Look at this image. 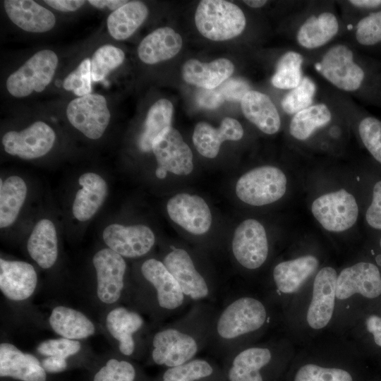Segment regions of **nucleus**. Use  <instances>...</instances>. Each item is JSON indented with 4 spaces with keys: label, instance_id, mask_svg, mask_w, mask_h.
<instances>
[{
    "label": "nucleus",
    "instance_id": "1",
    "mask_svg": "<svg viewBox=\"0 0 381 381\" xmlns=\"http://www.w3.org/2000/svg\"><path fill=\"white\" fill-rule=\"evenodd\" d=\"M217 308L212 303H195L183 315L155 332L152 361L167 368L183 364L207 349Z\"/></svg>",
    "mask_w": 381,
    "mask_h": 381
},
{
    "label": "nucleus",
    "instance_id": "2",
    "mask_svg": "<svg viewBox=\"0 0 381 381\" xmlns=\"http://www.w3.org/2000/svg\"><path fill=\"white\" fill-rule=\"evenodd\" d=\"M269 319L266 304L260 298L246 294L228 296L216 310L207 349L224 359L250 345Z\"/></svg>",
    "mask_w": 381,
    "mask_h": 381
},
{
    "label": "nucleus",
    "instance_id": "3",
    "mask_svg": "<svg viewBox=\"0 0 381 381\" xmlns=\"http://www.w3.org/2000/svg\"><path fill=\"white\" fill-rule=\"evenodd\" d=\"M317 71L337 89L381 104V71L345 43L330 46L315 64Z\"/></svg>",
    "mask_w": 381,
    "mask_h": 381
},
{
    "label": "nucleus",
    "instance_id": "4",
    "mask_svg": "<svg viewBox=\"0 0 381 381\" xmlns=\"http://www.w3.org/2000/svg\"><path fill=\"white\" fill-rule=\"evenodd\" d=\"M195 25L205 37L224 41L239 35L245 29L246 19L236 4L223 0H204L195 14Z\"/></svg>",
    "mask_w": 381,
    "mask_h": 381
},
{
    "label": "nucleus",
    "instance_id": "5",
    "mask_svg": "<svg viewBox=\"0 0 381 381\" xmlns=\"http://www.w3.org/2000/svg\"><path fill=\"white\" fill-rule=\"evenodd\" d=\"M162 262L178 282L184 295L195 303L214 301L219 291L196 267L185 249L171 246Z\"/></svg>",
    "mask_w": 381,
    "mask_h": 381
},
{
    "label": "nucleus",
    "instance_id": "6",
    "mask_svg": "<svg viewBox=\"0 0 381 381\" xmlns=\"http://www.w3.org/2000/svg\"><path fill=\"white\" fill-rule=\"evenodd\" d=\"M284 173L273 166L256 167L243 175L236 185V193L243 202L262 206L279 200L286 193Z\"/></svg>",
    "mask_w": 381,
    "mask_h": 381
},
{
    "label": "nucleus",
    "instance_id": "7",
    "mask_svg": "<svg viewBox=\"0 0 381 381\" xmlns=\"http://www.w3.org/2000/svg\"><path fill=\"white\" fill-rule=\"evenodd\" d=\"M58 56L49 49L35 53L16 71L8 76L6 88L16 97L40 92L51 83L58 65Z\"/></svg>",
    "mask_w": 381,
    "mask_h": 381
},
{
    "label": "nucleus",
    "instance_id": "8",
    "mask_svg": "<svg viewBox=\"0 0 381 381\" xmlns=\"http://www.w3.org/2000/svg\"><path fill=\"white\" fill-rule=\"evenodd\" d=\"M311 211L322 226L332 232H341L352 227L359 213L355 197L345 189L318 197L313 201Z\"/></svg>",
    "mask_w": 381,
    "mask_h": 381
},
{
    "label": "nucleus",
    "instance_id": "9",
    "mask_svg": "<svg viewBox=\"0 0 381 381\" xmlns=\"http://www.w3.org/2000/svg\"><path fill=\"white\" fill-rule=\"evenodd\" d=\"M140 272L152 286L156 305L165 317L179 314L191 302L162 261L147 259L142 264Z\"/></svg>",
    "mask_w": 381,
    "mask_h": 381
},
{
    "label": "nucleus",
    "instance_id": "10",
    "mask_svg": "<svg viewBox=\"0 0 381 381\" xmlns=\"http://www.w3.org/2000/svg\"><path fill=\"white\" fill-rule=\"evenodd\" d=\"M231 250L242 267L249 270L260 268L269 255L267 234L262 224L254 219L242 222L234 231Z\"/></svg>",
    "mask_w": 381,
    "mask_h": 381
},
{
    "label": "nucleus",
    "instance_id": "11",
    "mask_svg": "<svg viewBox=\"0 0 381 381\" xmlns=\"http://www.w3.org/2000/svg\"><path fill=\"white\" fill-rule=\"evenodd\" d=\"M274 348L250 344L224 358V381H265L262 371L273 361Z\"/></svg>",
    "mask_w": 381,
    "mask_h": 381
},
{
    "label": "nucleus",
    "instance_id": "12",
    "mask_svg": "<svg viewBox=\"0 0 381 381\" xmlns=\"http://www.w3.org/2000/svg\"><path fill=\"white\" fill-rule=\"evenodd\" d=\"M66 116L73 126L94 140L103 135L110 120L104 97L91 93L71 101L66 108Z\"/></svg>",
    "mask_w": 381,
    "mask_h": 381
},
{
    "label": "nucleus",
    "instance_id": "13",
    "mask_svg": "<svg viewBox=\"0 0 381 381\" xmlns=\"http://www.w3.org/2000/svg\"><path fill=\"white\" fill-rule=\"evenodd\" d=\"M54 130L43 121H36L21 131H8L2 138L4 150L24 159L47 154L54 145Z\"/></svg>",
    "mask_w": 381,
    "mask_h": 381
},
{
    "label": "nucleus",
    "instance_id": "14",
    "mask_svg": "<svg viewBox=\"0 0 381 381\" xmlns=\"http://www.w3.org/2000/svg\"><path fill=\"white\" fill-rule=\"evenodd\" d=\"M104 243L122 257L135 258L147 254L155 243L153 231L143 224H111L103 231Z\"/></svg>",
    "mask_w": 381,
    "mask_h": 381
},
{
    "label": "nucleus",
    "instance_id": "15",
    "mask_svg": "<svg viewBox=\"0 0 381 381\" xmlns=\"http://www.w3.org/2000/svg\"><path fill=\"white\" fill-rule=\"evenodd\" d=\"M337 273L332 267L320 269L315 277L306 314L308 326L321 329L330 322L334 309Z\"/></svg>",
    "mask_w": 381,
    "mask_h": 381
},
{
    "label": "nucleus",
    "instance_id": "16",
    "mask_svg": "<svg viewBox=\"0 0 381 381\" xmlns=\"http://www.w3.org/2000/svg\"><path fill=\"white\" fill-rule=\"evenodd\" d=\"M97 272V293L99 299L104 303L116 302L121 296L126 270L123 258L110 248L97 252L92 258Z\"/></svg>",
    "mask_w": 381,
    "mask_h": 381
},
{
    "label": "nucleus",
    "instance_id": "17",
    "mask_svg": "<svg viewBox=\"0 0 381 381\" xmlns=\"http://www.w3.org/2000/svg\"><path fill=\"white\" fill-rule=\"evenodd\" d=\"M357 294L368 298L381 294V273L375 264L360 262L343 269L337 276V299L346 300Z\"/></svg>",
    "mask_w": 381,
    "mask_h": 381
},
{
    "label": "nucleus",
    "instance_id": "18",
    "mask_svg": "<svg viewBox=\"0 0 381 381\" xmlns=\"http://www.w3.org/2000/svg\"><path fill=\"white\" fill-rule=\"evenodd\" d=\"M152 151L157 169L176 175H188L193 169V153L180 133L171 127L154 142Z\"/></svg>",
    "mask_w": 381,
    "mask_h": 381
},
{
    "label": "nucleus",
    "instance_id": "19",
    "mask_svg": "<svg viewBox=\"0 0 381 381\" xmlns=\"http://www.w3.org/2000/svg\"><path fill=\"white\" fill-rule=\"evenodd\" d=\"M167 210L171 220L193 234H204L210 228V210L206 202L197 195H174L167 202Z\"/></svg>",
    "mask_w": 381,
    "mask_h": 381
},
{
    "label": "nucleus",
    "instance_id": "20",
    "mask_svg": "<svg viewBox=\"0 0 381 381\" xmlns=\"http://www.w3.org/2000/svg\"><path fill=\"white\" fill-rule=\"evenodd\" d=\"M340 22L330 11H318L309 15L298 27L295 39L303 49L313 50L330 42L339 34Z\"/></svg>",
    "mask_w": 381,
    "mask_h": 381
},
{
    "label": "nucleus",
    "instance_id": "21",
    "mask_svg": "<svg viewBox=\"0 0 381 381\" xmlns=\"http://www.w3.org/2000/svg\"><path fill=\"white\" fill-rule=\"evenodd\" d=\"M37 283V273L30 263L0 259V289L6 298L25 300L33 294Z\"/></svg>",
    "mask_w": 381,
    "mask_h": 381
},
{
    "label": "nucleus",
    "instance_id": "22",
    "mask_svg": "<svg viewBox=\"0 0 381 381\" xmlns=\"http://www.w3.org/2000/svg\"><path fill=\"white\" fill-rule=\"evenodd\" d=\"M0 376L21 381H46L42 363L33 355L23 353L14 345H0Z\"/></svg>",
    "mask_w": 381,
    "mask_h": 381
},
{
    "label": "nucleus",
    "instance_id": "23",
    "mask_svg": "<svg viewBox=\"0 0 381 381\" xmlns=\"http://www.w3.org/2000/svg\"><path fill=\"white\" fill-rule=\"evenodd\" d=\"M243 135L241 123L233 118L226 117L217 128L206 122L198 123L194 128L193 142L201 155L212 159L218 155L224 141L238 140Z\"/></svg>",
    "mask_w": 381,
    "mask_h": 381
},
{
    "label": "nucleus",
    "instance_id": "24",
    "mask_svg": "<svg viewBox=\"0 0 381 381\" xmlns=\"http://www.w3.org/2000/svg\"><path fill=\"white\" fill-rule=\"evenodd\" d=\"M4 6L10 20L22 30L45 32L54 28V13L31 0H5Z\"/></svg>",
    "mask_w": 381,
    "mask_h": 381
},
{
    "label": "nucleus",
    "instance_id": "25",
    "mask_svg": "<svg viewBox=\"0 0 381 381\" xmlns=\"http://www.w3.org/2000/svg\"><path fill=\"white\" fill-rule=\"evenodd\" d=\"M318 266V258L312 255H306L278 263L272 272L277 291L282 294L296 292L317 270Z\"/></svg>",
    "mask_w": 381,
    "mask_h": 381
},
{
    "label": "nucleus",
    "instance_id": "26",
    "mask_svg": "<svg viewBox=\"0 0 381 381\" xmlns=\"http://www.w3.org/2000/svg\"><path fill=\"white\" fill-rule=\"evenodd\" d=\"M80 188L73 200L72 212L80 222L91 219L99 210L107 196V184L99 174L87 172L78 179Z\"/></svg>",
    "mask_w": 381,
    "mask_h": 381
},
{
    "label": "nucleus",
    "instance_id": "27",
    "mask_svg": "<svg viewBox=\"0 0 381 381\" xmlns=\"http://www.w3.org/2000/svg\"><path fill=\"white\" fill-rule=\"evenodd\" d=\"M234 64L227 59H218L210 63L189 59L183 66V80L204 89H214L230 78Z\"/></svg>",
    "mask_w": 381,
    "mask_h": 381
},
{
    "label": "nucleus",
    "instance_id": "28",
    "mask_svg": "<svg viewBox=\"0 0 381 381\" xmlns=\"http://www.w3.org/2000/svg\"><path fill=\"white\" fill-rule=\"evenodd\" d=\"M243 114L262 132L272 135L281 127L279 111L272 99L266 94L249 90L241 101Z\"/></svg>",
    "mask_w": 381,
    "mask_h": 381
},
{
    "label": "nucleus",
    "instance_id": "29",
    "mask_svg": "<svg viewBox=\"0 0 381 381\" xmlns=\"http://www.w3.org/2000/svg\"><path fill=\"white\" fill-rule=\"evenodd\" d=\"M182 47L179 34L169 27L158 28L140 43L138 54L147 64H155L176 56Z\"/></svg>",
    "mask_w": 381,
    "mask_h": 381
},
{
    "label": "nucleus",
    "instance_id": "30",
    "mask_svg": "<svg viewBox=\"0 0 381 381\" xmlns=\"http://www.w3.org/2000/svg\"><path fill=\"white\" fill-rule=\"evenodd\" d=\"M106 325L111 336L119 341L120 352L126 356L133 355L135 349L134 334L144 325L142 316L135 311L119 307L109 313Z\"/></svg>",
    "mask_w": 381,
    "mask_h": 381
},
{
    "label": "nucleus",
    "instance_id": "31",
    "mask_svg": "<svg viewBox=\"0 0 381 381\" xmlns=\"http://www.w3.org/2000/svg\"><path fill=\"white\" fill-rule=\"evenodd\" d=\"M27 249L42 268L48 269L54 265L58 256V239L51 220L42 219L35 224L28 238Z\"/></svg>",
    "mask_w": 381,
    "mask_h": 381
},
{
    "label": "nucleus",
    "instance_id": "32",
    "mask_svg": "<svg viewBox=\"0 0 381 381\" xmlns=\"http://www.w3.org/2000/svg\"><path fill=\"white\" fill-rule=\"evenodd\" d=\"M49 322L56 334L72 340L87 338L95 332L93 323L83 313L65 306L54 308Z\"/></svg>",
    "mask_w": 381,
    "mask_h": 381
},
{
    "label": "nucleus",
    "instance_id": "33",
    "mask_svg": "<svg viewBox=\"0 0 381 381\" xmlns=\"http://www.w3.org/2000/svg\"><path fill=\"white\" fill-rule=\"evenodd\" d=\"M147 15L148 9L144 3L128 1L108 16L109 32L117 40L127 39L141 25Z\"/></svg>",
    "mask_w": 381,
    "mask_h": 381
},
{
    "label": "nucleus",
    "instance_id": "34",
    "mask_svg": "<svg viewBox=\"0 0 381 381\" xmlns=\"http://www.w3.org/2000/svg\"><path fill=\"white\" fill-rule=\"evenodd\" d=\"M160 381H224L222 368L212 360L195 358L183 364L167 368Z\"/></svg>",
    "mask_w": 381,
    "mask_h": 381
},
{
    "label": "nucleus",
    "instance_id": "35",
    "mask_svg": "<svg viewBox=\"0 0 381 381\" xmlns=\"http://www.w3.org/2000/svg\"><path fill=\"white\" fill-rule=\"evenodd\" d=\"M332 112L325 103H313L294 114L289 123L290 135L298 140L309 138L314 132L329 124Z\"/></svg>",
    "mask_w": 381,
    "mask_h": 381
},
{
    "label": "nucleus",
    "instance_id": "36",
    "mask_svg": "<svg viewBox=\"0 0 381 381\" xmlns=\"http://www.w3.org/2000/svg\"><path fill=\"white\" fill-rule=\"evenodd\" d=\"M27 186L18 176H11L0 185V227L6 228L14 223L25 202Z\"/></svg>",
    "mask_w": 381,
    "mask_h": 381
},
{
    "label": "nucleus",
    "instance_id": "37",
    "mask_svg": "<svg viewBox=\"0 0 381 381\" xmlns=\"http://www.w3.org/2000/svg\"><path fill=\"white\" fill-rule=\"evenodd\" d=\"M173 105L167 99L157 101L149 109L144 129L138 140V146L143 152H150L155 140L171 128Z\"/></svg>",
    "mask_w": 381,
    "mask_h": 381
},
{
    "label": "nucleus",
    "instance_id": "38",
    "mask_svg": "<svg viewBox=\"0 0 381 381\" xmlns=\"http://www.w3.org/2000/svg\"><path fill=\"white\" fill-rule=\"evenodd\" d=\"M303 56L296 51H288L283 54L277 61L274 73L271 78L272 85L288 90L297 87L303 78Z\"/></svg>",
    "mask_w": 381,
    "mask_h": 381
},
{
    "label": "nucleus",
    "instance_id": "39",
    "mask_svg": "<svg viewBox=\"0 0 381 381\" xmlns=\"http://www.w3.org/2000/svg\"><path fill=\"white\" fill-rule=\"evenodd\" d=\"M353 37L362 47H381V9L361 16L354 25Z\"/></svg>",
    "mask_w": 381,
    "mask_h": 381
},
{
    "label": "nucleus",
    "instance_id": "40",
    "mask_svg": "<svg viewBox=\"0 0 381 381\" xmlns=\"http://www.w3.org/2000/svg\"><path fill=\"white\" fill-rule=\"evenodd\" d=\"M124 58L123 52L116 47L106 44L98 48L90 60L92 80H102L111 71L123 63Z\"/></svg>",
    "mask_w": 381,
    "mask_h": 381
},
{
    "label": "nucleus",
    "instance_id": "41",
    "mask_svg": "<svg viewBox=\"0 0 381 381\" xmlns=\"http://www.w3.org/2000/svg\"><path fill=\"white\" fill-rule=\"evenodd\" d=\"M315 92L316 85L314 81L309 77L303 76L300 84L289 90L282 99V109L293 116L313 104Z\"/></svg>",
    "mask_w": 381,
    "mask_h": 381
},
{
    "label": "nucleus",
    "instance_id": "42",
    "mask_svg": "<svg viewBox=\"0 0 381 381\" xmlns=\"http://www.w3.org/2000/svg\"><path fill=\"white\" fill-rule=\"evenodd\" d=\"M358 133L365 149L381 165V120L368 114L361 116L358 123Z\"/></svg>",
    "mask_w": 381,
    "mask_h": 381
},
{
    "label": "nucleus",
    "instance_id": "43",
    "mask_svg": "<svg viewBox=\"0 0 381 381\" xmlns=\"http://www.w3.org/2000/svg\"><path fill=\"white\" fill-rule=\"evenodd\" d=\"M294 381H353V379L350 373L343 369L309 363L299 368Z\"/></svg>",
    "mask_w": 381,
    "mask_h": 381
},
{
    "label": "nucleus",
    "instance_id": "44",
    "mask_svg": "<svg viewBox=\"0 0 381 381\" xmlns=\"http://www.w3.org/2000/svg\"><path fill=\"white\" fill-rule=\"evenodd\" d=\"M137 371L125 360L109 359L95 375L93 381H135Z\"/></svg>",
    "mask_w": 381,
    "mask_h": 381
},
{
    "label": "nucleus",
    "instance_id": "45",
    "mask_svg": "<svg viewBox=\"0 0 381 381\" xmlns=\"http://www.w3.org/2000/svg\"><path fill=\"white\" fill-rule=\"evenodd\" d=\"M92 80L91 61L87 58L65 78L63 87L80 97L90 94Z\"/></svg>",
    "mask_w": 381,
    "mask_h": 381
},
{
    "label": "nucleus",
    "instance_id": "46",
    "mask_svg": "<svg viewBox=\"0 0 381 381\" xmlns=\"http://www.w3.org/2000/svg\"><path fill=\"white\" fill-rule=\"evenodd\" d=\"M80 343L66 338L48 339L40 343L37 352L47 356H58L66 358L77 353L80 349Z\"/></svg>",
    "mask_w": 381,
    "mask_h": 381
},
{
    "label": "nucleus",
    "instance_id": "47",
    "mask_svg": "<svg viewBox=\"0 0 381 381\" xmlns=\"http://www.w3.org/2000/svg\"><path fill=\"white\" fill-rule=\"evenodd\" d=\"M365 218L373 229L381 231V179L372 187L370 203L366 209Z\"/></svg>",
    "mask_w": 381,
    "mask_h": 381
},
{
    "label": "nucleus",
    "instance_id": "48",
    "mask_svg": "<svg viewBox=\"0 0 381 381\" xmlns=\"http://www.w3.org/2000/svg\"><path fill=\"white\" fill-rule=\"evenodd\" d=\"M217 89L228 101H241L250 90L248 84L239 78L227 79Z\"/></svg>",
    "mask_w": 381,
    "mask_h": 381
},
{
    "label": "nucleus",
    "instance_id": "49",
    "mask_svg": "<svg viewBox=\"0 0 381 381\" xmlns=\"http://www.w3.org/2000/svg\"><path fill=\"white\" fill-rule=\"evenodd\" d=\"M198 106L207 109H213L222 104L224 98L217 88L200 89L195 97Z\"/></svg>",
    "mask_w": 381,
    "mask_h": 381
},
{
    "label": "nucleus",
    "instance_id": "50",
    "mask_svg": "<svg viewBox=\"0 0 381 381\" xmlns=\"http://www.w3.org/2000/svg\"><path fill=\"white\" fill-rule=\"evenodd\" d=\"M44 2L52 8L63 12L75 11L85 4V1L82 0H45Z\"/></svg>",
    "mask_w": 381,
    "mask_h": 381
},
{
    "label": "nucleus",
    "instance_id": "51",
    "mask_svg": "<svg viewBox=\"0 0 381 381\" xmlns=\"http://www.w3.org/2000/svg\"><path fill=\"white\" fill-rule=\"evenodd\" d=\"M41 363L44 370L51 373L62 372L67 367L66 359L58 356H47Z\"/></svg>",
    "mask_w": 381,
    "mask_h": 381
},
{
    "label": "nucleus",
    "instance_id": "52",
    "mask_svg": "<svg viewBox=\"0 0 381 381\" xmlns=\"http://www.w3.org/2000/svg\"><path fill=\"white\" fill-rule=\"evenodd\" d=\"M348 2L363 15L381 9V0H350Z\"/></svg>",
    "mask_w": 381,
    "mask_h": 381
},
{
    "label": "nucleus",
    "instance_id": "53",
    "mask_svg": "<svg viewBox=\"0 0 381 381\" xmlns=\"http://www.w3.org/2000/svg\"><path fill=\"white\" fill-rule=\"evenodd\" d=\"M365 325L367 330L373 334L375 344L381 347V317L375 315L369 316Z\"/></svg>",
    "mask_w": 381,
    "mask_h": 381
},
{
    "label": "nucleus",
    "instance_id": "54",
    "mask_svg": "<svg viewBox=\"0 0 381 381\" xmlns=\"http://www.w3.org/2000/svg\"><path fill=\"white\" fill-rule=\"evenodd\" d=\"M128 1L122 0H89L92 6L97 8H104L107 7L110 10L116 11L124 4H127Z\"/></svg>",
    "mask_w": 381,
    "mask_h": 381
},
{
    "label": "nucleus",
    "instance_id": "55",
    "mask_svg": "<svg viewBox=\"0 0 381 381\" xmlns=\"http://www.w3.org/2000/svg\"><path fill=\"white\" fill-rule=\"evenodd\" d=\"M243 2L251 8H258L265 6L267 1L263 0H247L243 1Z\"/></svg>",
    "mask_w": 381,
    "mask_h": 381
},
{
    "label": "nucleus",
    "instance_id": "56",
    "mask_svg": "<svg viewBox=\"0 0 381 381\" xmlns=\"http://www.w3.org/2000/svg\"><path fill=\"white\" fill-rule=\"evenodd\" d=\"M379 245H380V249H381V236H380V240H379Z\"/></svg>",
    "mask_w": 381,
    "mask_h": 381
}]
</instances>
